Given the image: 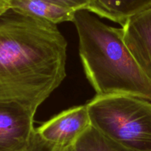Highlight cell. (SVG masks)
<instances>
[{
    "label": "cell",
    "mask_w": 151,
    "mask_h": 151,
    "mask_svg": "<svg viewBox=\"0 0 151 151\" xmlns=\"http://www.w3.org/2000/svg\"><path fill=\"white\" fill-rule=\"evenodd\" d=\"M66 48L57 25L11 9L0 16V102L36 112L66 77Z\"/></svg>",
    "instance_id": "cell-1"
},
{
    "label": "cell",
    "mask_w": 151,
    "mask_h": 151,
    "mask_svg": "<svg viewBox=\"0 0 151 151\" xmlns=\"http://www.w3.org/2000/svg\"><path fill=\"white\" fill-rule=\"evenodd\" d=\"M35 111L13 102H0V151L26 147L35 129Z\"/></svg>",
    "instance_id": "cell-4"
},
{
    "label": "cell",
    "mask_w": 151,
    "mask_h": 151,
    "mask_svg": "<svg viewBox=\"0 0 151 151\" xmlns=\"http://www.w3.org/2000/svg\"><path fill=\"white\" fill-rule=\"evenodd\" d=\"M51 1L76 11L83 9L86 10L88 4V0H51Z\"/></svg>",
    "instance_id": "cell-11"
},
{
    "label": "cell",
    "mask_w": 151,
    "mask_h": 151,
    "mask_svg": "<svg viewBox=\"0 0 151 151\" xmlns=\"http://www.w3.org/2000/svg\"><path fill=\"white\" fill-rule=\"evenodd\" d=\"M10 9L22 14L44 19L55 25L72 22L76 12L51 0H11Z\"/></svg>",
    "instance_id": "cell-8"
},
{
    "label": "cell",
    "mask_w": 151,
    "mask_h": 151,
    "mask_svg": "<svg viewBox=\"0 0 151 151\" xmlns=\"http://www.w3.org/2000/svg\"><path fill=\"white\" fill-rule=\"evenodd\" d=\"M63 151H133L91 125Z\"/></svg>",
    "instance_id": "cell-9"
},
{
    "label": "cell",
    "mask_w": 151,
    "mask_h": 151,
    "mask_svg": "<svg viewBox=\"0 0 151 151\" xmlns=\"http://www.w3.org/2000/svg\"><path fill=\"white\" fill-rule=\"evenodd\" d=\"M151 6V0H88L86 10L123 26L135 15Z\"/></svg>",
    "instance_id": "cell-7"
},
{
    "label": "cell",
    "mask_w": 151,
    "mask_h": 151,
    "mask_svg": "<svg viewBox=\"0 0 151 151\" xmlns=\"http://www.w3.org/2000/svg\"><path fill=\"white\" fill-rule=\"evenodd\" d=\"M122 31L126 46L151 79V6L128 19Z\"/></svg>",
    "instance_id": "cell-6"
},
{
    "label": "cell",
    "mask_w": 151,
    "mask_h": 151,
    "mask_svg": "<svg viewBox=\"0 0 151 151\" xmlns=\"http://www.w3.org/2000/svg\"><path fill=\"white\" fill-rule=\"evenodd\" d=\"M63 149L44 139L35 130L27 146L19 151H63Z\"/></svg>",
    "instance_id": "cell-10"
},
{
    "label": "cell",
    "mask_w": 151,
    "mask_h": 151,
    "mask_svg": "<svg viewBox=\"0 0 151 151\" xmlns=\"http://www.w3.org/2000/svg\"><path fill=\"white\" fill-rule=\"evenodd\" d=\"M72 22L84 72L96 96L129 95L151 102V79L125 44L122 28L103 23L85 9L75 12Z\"/></svg>",
    "instance_id": "cell-2"
},
{
    "label": "cell",
    "mask_w": 151,
    "mask_h": 151,
    "mask_svg": "<svg viewBox=\"0 0 151 151\" xmlns=\"http://www.w3.org/2000/svg\"><path fill=\"white\" fill-rule=\"evenodd\" d=\"M90 125L88 109L84 105L63 111L35 130L47 141L65 148L73 143Z\"/></svg>",
    "instance_id": "cell-5"
},
{
    "label": "cell",
    "mask_w": 151,
    "mask_h": 151,
    "mask_svg": "<svg viewBox=\"0 0 151 151\" xmlns=\"http://www.w3.org/2000/svg\"><path fill=\"white\" fill-rule=\"evenodd\" d=\"M91 124L133 151H151V102L129 95L95 96L86 104Z\"/></svg>",
    "instance_id": "cell-3"
},
{
    "label": "cell",
    "mask_w": 151,
    "mask_h": 151,
    "mask_svg": "<svg viewBox=\"0 0 151 151\" xmlns=\"http://www.w3.org/2000/svg\"><path fill=\"white\" fill-rule=\"evenodd\" d=\"M11 0H0V16L10 10Z\"/></svg>",
    "instance_id": "cell-12"
}]
</instances>
